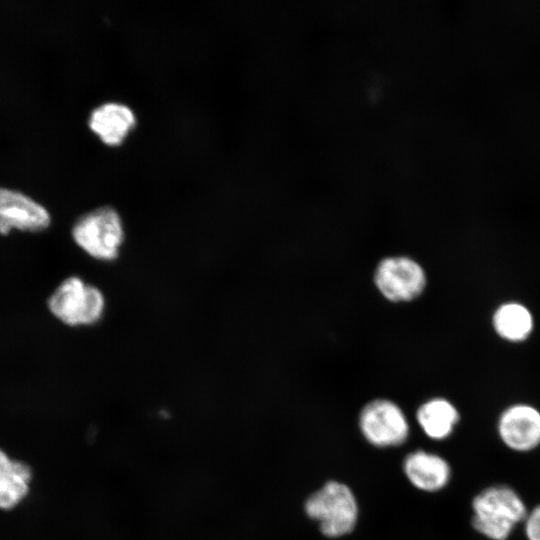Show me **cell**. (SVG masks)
Listing matches in <instances>:
<instances>
[{
  "label": "cell",
  "instance_id": "cell-1",
  "mask_svg": "<svg viewBox=\"0 0 540 540\" xmlns=\"http://www.w3.org/2000/svg\"><path fill=\"white\" fill-rule=\"evenodd\" d=\"M472 526L490 540H506L528 511L520 495L507 485H493L472 501Z\"/></svg>",
  "mask_w": 540,
  "mask_h": 540
},
{
  "label": "cell",
  "instance_id": "cell-2",
  "mask_svg": "<svg viewBox=\"0 0 540 540\" xmlns=\"http://www.w3.org/2000/svg\"><path fill=\"white\" fill-rule=\"evenodd\" d=\"M305 511L318 521L327 537H340L353 530L357 521V503L345 484L329 481L313 493L305 503Z\"/></svg>",
  "mask_w": 540,
  "mask_h": 540
},
{
  "label": "cell",
  "instance_id": "cell-3",
  "mask_svg": "<svg viewBox=\"0 0 540 540\" xmlns=\"http://www.w3.org/2000/svg\"><path fill=\"white\" fill-rule=\"evenodd\" d=\"M50 312L69 326L91 325L100 320L105 308L102 292L77 276L63 280L47 302Z\"/></svg>",
  "mask_w": 540,
  "mask_h": 540
},
{
  "label": "cell",
  "instance_id": "cell-4",
  "mask_svg": "<svg viewBox=\"0 0 540 540\" xmlns=\"http://www.w3.org/2000/svg\"><path fill=\"white\" fill-rule=\"evenodd\" d=\"M75 243L89 256L111 261L118 256L124 240L119 214L111 207H101L80 217L72 228Z\"/></svg>",
  "mask_w": 540,
  "mask_h": 540
},
{
  "label": "cell",
  "instance_id": "cell-5",
  "mask_svg": "<svg viewBox=\"0 0 540 540\" xmlns=\"http://www.w3.org/2000/svg\"><path fill=\"white\" fill-rule=\"evenodd\" d=\"M359 426L366 440L377 447L398 446L405 442L409 433L405 415L388 400L367 404L361 411Z\"/></svg>",
  "mask_w": 540,
  "mask_h": 540
},
{
  "label": "cell",
  "instance_id": "cell-6",
  "mask_svg": "<svg viewBox=\"0 0 540 540\" xmlns=\"http://www.w3.org/2000/svg\"><path fill=\"white\" fill-rule=\"evenodd\" d=\"M375 284L393 302L409 301L420 295L425 287L421 266L407 257L386 258L375 271Z\"/></svg>",
  "mask_w": 540,
  "mask_h": 540
},
{
  "label": "cell",
  "instance_id": "cell-7",
  "mask_svg": "<svg viewBox=\"0 0 540 540\" xmlns=\"http://www.w3.org/2000/svg\"><path fill=\"white\" fill-rule=\"evenodd\" d=\"M50 222V214L43 205L19 191L0 188L1 235H6L13 229L43 231Z\"/></svg>",
  "mask_w": 540,
  "mask_h": 540
},
{
  "label": "cell",
  "instance_id": "cell-8",
  "mask_svg": "<svg viewBox=\"0 0 540 540\" xmlns=\"http://www.w3.org/2000/svg\"><path fill=\"white\" fill-rule=\"evenodd\" d=\"M501 441L517 452H527L540 445V411L527 404L508 407L500 416Z\"/></svg>",
  "mask_w": 540,
  "mask_h": 540
},
{
  "label": "cell",
  "instance_id": "cell-9",
  "mask_svg": "<svg viewBox=\"0 0 540 540\" xmlns=\"http://www.w3.org/2000/svg\"><path fill=\"white\" fill-rule=\"evenodd\" d=\"M404 471L416 488L426 492L444 488L451 477L450 466L444 458L422 450L410 453L405 458Z\"/></svg>",
  "mask_w": 540,
  "mask_h": 540
},
{
  "label": "cell",
  "instance_id": "cell-10",
  "mask_svg": "<svg viewBox=\"0 0 540 540\" xmlns=\"http://www.w3.org/2000/svg\"><path fill=\"white\" fill-rule=\"evenodd\" d=\"M90 129L107 145L123 142L136 123L133 111L121 103L109 102L95 108L89 118Z\"/></svg>",
  "mask_w": 540,
  "mask_h": 540
},
{
  "label": "cell",
  "instance_id": "cell-11",
  "mask_svg": "<svg viewBox=\"0 0 540 540\" xmlns=\"http://www.w3.org/2000/svg\"><path fill=\"white\" fill-rule=\"evenodd\" d=\"M32 472L28 464L0 449V509L9 510L27 496Z\"/></svg>",
  "mask_w": 540,
  "mask_h": 540
},
{
  "label": "cell",
  "instance_id": "cell-12",
  "mask_svg": "<svg viewBox=\"0 0 540 540\" xmlns=\"http://www.w3.org/2000/svg\"><path fill=\"white\" fill-rule=\"evenodd\" d=\"M417 420L428 437L443 440L453 432L459 421V413L449 401L436 398L418 409Z\"/></svg>",
  "mask_w": 540,
  "mask_h": 540
},
{
  "label": "cell",
  "instance_id": "cell-13",
  "mask_svg": "<svg viewBox=\"0 0 540 540\" xmlns=\"http://www.w3.org/2000/svg\"><path fill=\"white\" fill-rule=\"evenodd\" d=\"M493 325L499 336L517 342L529 336L533 328V318L525 306L506 303L495 311Z\"/></svg>",
  "mask_w": 540,
  "mask_h": 540
},
{
  "label": "cell",
  "instance_id": "cell-14",
  "mask_svg": "<svg viewBox=\"0 0 540 540\" xmlns=\"http://www.w3.org/2000/svg\"><path fill=\"white\" fill-rule=\"evenodd\" d=\"M524 523L527 539L540 540V504L528 512Z\"/></svg>",
  "mask_w": 540,
  "mask_h": 540
}]
</instances>
